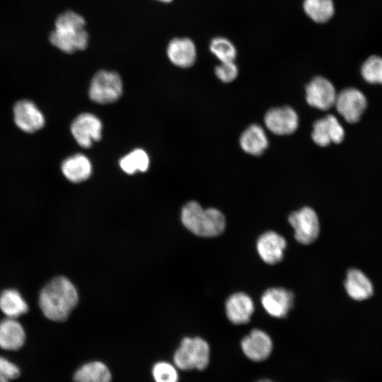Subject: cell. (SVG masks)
I'll list each match as a JSON object with an SVG mask.
<instances>
[{"label":"cell","mask_w":382,"mask_h":382,"mask_svg":"<svg viewBox=\"0 0 382 382\" xmlns=\"http://www.w3.org/2000/svg\"><path fill=\"white\" fill-rule=\"evenodd\" d=\"M0 373L10 380L17 378L21 371L17 365L0 356Z\"/></svg>","instance_id":"30"},{"label":"cell","mask_w":382,"mask_h":382,"mask_svg":"<svg viewBox=\"0 0 382 382\" xmlns=\"http://www.w3.org/2000/svg\"><path fill=\"white\" fill-rule=\"evenodd\" d=\"M122 91V79L117 72L100 70L91 79L88 96L95 103L108 104L117 100Z\"/></svg>","instance_id":"5"},{"label":"cell","mask_w":382,"mask_h":382,"mask_svg":"<svg viewBox=\"0 0 382 382\" xmlns=\"http://www.w3.org/2000/svg\"><path fill=\"white\" fill-rule=\"evenodd\" d=\"M303 8L305 13L318 23L328 21L335 13L332 0H303Z\"/></svg>","instance_id":"24"},{"label":"cell","mask_w":382,"mask_h":382,"mask_svg":"<svg viewBox=\"0 0 382 382\" xmlns=\"http://www.w3.org/2000/svg\"><path fill=\"white\" fill-rule=\"evenodd\" d=\"M153 376L156 382H178L175 369L167 362H158L153 368Z\"/></svg>","instance_id":"28"},{"label":"cell","mask_w":382,"mask_h":382,"mask_svg":"<svg viewBox=\"0 0 382 382\" xmlns=\"http://www.w3.org/2000/svg\"><path fill=\"white\" fill-rule=\"evenodd\" d=\"M181 221L193 234L207 238L221 234L226 226L225 217L219 209H204L195 201H190L183 207Z\"/></svg>","instance_id":"3"},{"label":"cell","mask_w":382,"mask_h":382,"mask_svg":"<svg viewBox=\"0 0 382 382\" xmlns=\"http://www.w3.org/2000/svg\"><path fill=\"white\" fill-rule=\"evenodd\" d=\"M61 170L69 181L78 183L90 178L92 173V164L85 155L76 154L63 161Z\"/></svg>","instance_id":"19"},{"label":"cell","mask_w":382,"mask_h":382,"mask_svg":"<svg viewBox=\"0 0 382 382\" xmlns=\"http://www.w3.org/2000/svg\"><path fill=\"white\" fill-rule=\"evenodd\" d=\"M209 346L201 337H185L175 351L173 360L183 370H203L209 362Z\"/></svg>","instance_id":"4"},{"label":"cell","mask_w":382,"mask_h":382,"mask_svg":"<svg viewBox=\"0 0 382 382\" xmlns=\"http://www.w3.org/2000/svg\"><path fill=\"white\" fill-rule=\"evenodd\" d=\"M289 222L294 229L296 240L303 245L314 242L320 232L317 214L309 207H304L289 216Z\"/></svg>","instance_id":"6"},{"label":"cell","mask_w":382,"mask_h":382,"mask_svg":"<svg viewBox=\"0 0 382 382\" xmlns=\"http://www.w3.org/2000/svg\"><path fill=\"white\" fill-rule=\"evenodd\" d=\"M25 340V330L15 318H7L0 322V347L18 350L23 347Z\"/></svg>","instance_id":"20"},{"label":"cell","mask_w":382,"mask_h":382,"mask_svg":"<svg viewBox=\"0 0 382 382\" xmlns=\"http://www.w3.org/2000/svg\"><path fill=\"white\" fill-rule=\"evenodd\" d=\"M75 382H111V374L102 362H89L80 367L74 374Z\"/></svg>","instance_id":"23"},{"label":"cell","mask_w":382,"mask_h":382,"mask_svg":"<svg viewBox=\"0 0 382 382\" xmlns=\"http://www.w3.org/2000/svg\"><path fill=\"white\" fill-rule=\"evenodd\" d=\"M0 382H9V380L0 373Z\"/></svg>","instance_id":"31"},{"label":"cell","mask_w":382,"mask_h":382,"mask_svg":"<svg viewBox=\"0 0 382 382\" xmlns=\"http://www.w3.org/2000/svg\"><path fill=\"white\" fill-rule=\"evenodd\" d=\"M156 1H161V2H163V3H170L173 0H156Z\"/></svg>","instance_id":"33"},{"label":"cell","mask_w":382,"mask_h":382,"mask_svg":"<svg viewBox=\"0 0 382 382\" xmlns=\"http://www.w3.org/2000/svg\"><path fill=\"white\" fill-rule=\"evenodd\" d=\"M211 52L221 62H234L237 50L234 44L225 37H216L209 43Z\"/></svg>","instance_id":"26"},{"label":"cell","mask_w":382,"mask_h":382,"mask_svg":"<svg viewBox=\"0 0 382 382\" xmlns=\"http://www.w3.org/2000/svg\"><path fill=\"white\" fill-rule=\"evenodd\" d=\"M78 301L76 287L63 276L56 277L50 281L39 296V306L44 316L57 322L66 320Z\"/></svg>","instance_id":"1"},{"label":"cell","mask_w":382,"mask_h":382,"mask_svg":"<svg viewBox=\"0 0 382 382\" xmlns=\"http://www.w3.org/2000/svg\"><path fill=\"white\" fill-rule=\"evenodd\" d=\"M345 288L348 296L356 301L366 300L374 294L371 281L364 272L357 268L347 271Z\"/></svg>","instance_id":"18"},{"label":"cell","mask_w":382,"mask_h":382,"mask_svg":"<svg viewBox=\"0 0 382 382\" xmlns=\"http://www.w3.org/2000/svg\"><path fill=\"white\" fill-rule=\"evenodd\" d=\"M344 137V129L334 115H327L313 124L312 139L320 146L340 143Z\"/></svg>","instance_id":"14"},{"label":"cell","mask_w":382,"mask_h":382,"mask_svg":"<svg viewBox=\"0 0 382 382\" xmlns=\"http://www.w3.org/2000/svg\"><path fill=\"white\" fill-rule=\"evenodd\" d=\"M256 246L261 259L267 264L274 265L282 260L286 242L277 232L269 231L258 238Z\"/></svg>","instance_id":"15"},{"label":"cell","mask_w":382,"mask_h":382,"mask_svg":"<svg viewBox=\"0 0 382 382\" xmlns=\"http://www.w3.org/2000/svg\"><path fill=\"white\" fill-rule=\"evenodd\" d=\"M0 309L10 318H16L28 311V307L16 289H6L0 294Z\"/></svg>","instance_id":"22"},{"label":"cell","mask_w":382,"mask_h":382,"mask_svg":"<svg viewBox=\"0 0 382 382\" xmlns=\"http://www.w3.org/2000/svg\"><path fill=\"white\" fill-rule=\"evenodd\" d=\"M294 294L284 288H270L261 297L265 311L275 318L286 316L294 304Z\"/></svg>","instance_id":"13"},{"label":"cell","mask_w":382,"mask_h":382,"mask_svg":"<svg viewBox=\"0 0 382 382\" xmlns=\"http://www.w3.org/2000/svg\"><path fill=\"white\" fill-rule=\"evenodd\" d=\"M241 349L250 360L260 362L271 354L273 344L267 333L260 329H253L241 342Z\"/></svg>","instance_id":"12"},{"label":"cell","mask_w":382,"mask_h":382,"mask_svg":"<svg viewBox=\"0 0 382 382\" xmlns=\"http://www.w3.org/2000/svg\"><path fill=\"white\" fill-rule=\"evenodd\" d=\"M226 314L233 324L247 323L254 311L251 298L243 292L231 294L226 301Z\"/></svg>","instance_id":"17"},{"label":"cell","mask_w":382,"mask_h":382,"mask_svg":"<svg viewBox=\"0 0 382 382\" xmlns=\"http://www.w3.org/2000/svg\"><path fill=\"white\" fill-rule=\"evenodd\" d=\"M149 158L145 151L137 149L131 151L120 160L122 170L129 175L137 171L144 172L148 170Z\"/></svg>","instance_id":"25"},{"label":"cell","mask_w":382,"mask_h":382,"mask_svg":"<svg viewBox=\"0 0 382 382\" xmlns=\"http://www.w3.org/2000/svg\"><path fill=\"white\" fill-rule=\"evenodd\" d=\"M267 129L277 135L294 133L299 126L296 111L289 106L274 108L268 110L264 118Z\"/></svg>","instance_id":"11"},{"label":"cell","mask_w":382,"mask_h":382,"mask_svg":"<svg viewBox=\"0 0 382 382\" xmlns=\"http://www.w3.org/2000/svg\"><path fill=\"white\" fill-rule=\"evenodd\" d=\"M361 76L370 83L382 84V57L371 56L362 64Z\"/></svg>","instance_id":"27"},{"label":"cell","mask_w":382,"mask_h":382,"mask_svg":"<svg viewBox=\"0 0 382 382\" xmlns=\"http://www.w3.org/2000/svg\"><path fill=\"white\" fill-rule=\"evenodd\" d=\"M13 118L16 126L26 133L40 130L45 123L42 112L28 100H19L14 105Z\"/></svg>","instance_id":"10"},{"label":"cell","mask_w":382,"mask_h":382,"mask_svg":"<svg viewBox=\"0 0 382 382\" xmlns=\"http://www.w3.org/2000/svg\"><path fill=\"white\" fill-rule=\"evenodd\" d=\"M255 382H274V381L268 378H263V379H260Z\"/></svg>","instance_id":"32"},{"label":"cell","mask_w":382,"mask_h":382,"mask_svg":"<svg viewBox=\"0 0 382 382\" xmlns=\"http://www.w3.org/2000/svg\"><path fill=\"white\" fill-rule=\"evenodd\" d=\"M85 25L82 16L72 11H65L55 21L54 30L50 36V42L68 54L83 50L88 46L89 40Z\"/></svg>","instance_id":"2"},{"label":"cell","mask_w":382,"mask_h":382,"mask_svg":"<svg viewBox=\"0 0 382 382\" xmlns=\"http://www.w3.org/2000/svg\"><path fill=\"white\" fill-rule=\"evenodd\" d=\"M242 149L252 155H260L268 146V139L263 128L256 124L250 125L240 137Z\"/></svg>","instance_id":"21"},{"label":"cell","mask_w":382,"mask_h":382,"mask_svg":"<svg viewBox=\"0 0 382 382\" xmlns=\"http://www.w3.org/2000/svg\"><path fill=\"white\" fill-rule=\"evenodd\" d=\"M71 132L82 148H89L102 137L103 124L100 120L90 112L79 115L71 125Z\"/></svg>","instance_id":"7"},{"label":"cell","mask_w":382,"mask_h":382,"mask_svg":"<svg viewBox=\"0 0 382 382\" xmlns=\"http://www.w3.org/2000/svg\"><path fill=\"white\" fill-rule=\"evenodd\" d=\"M337 112L349 123L358 122L366 108L364 94L354 88L342 90L337 94L335 105Z\"/></svg>","instance_id":"8"},{"label":"cell","mask_w":382,"mask_h":382,"mask_svg":"<svg viewBox=\"0 0 382 382\" xmlns=\"http://www.w3.org/2000/svg\"><path fill=\"white\" fill-rule=\"evenodd\" d=\"M238 69L234 62H221L215 67V74L224 83L233 81L238 76Z\"/></svg>","instance_id":"29"},{"label":"cell","mask_w":382,"mask_h":382,"mask_svg":"<svg viewBox=\"0 0 382 382\" xmlns=\"http://www.w3.org/2000/svg\"><path fill=\"white\" fill-rule=\"evenodd\" d=\"M306 96L307 103L311 106L325 110L335 105L337 93L328 79L316 76L307 85Z\"/></svg>","instance_id":"9"},{"label":"cell","mask_w":382,"mask_h":382,"mask_svg":"<svg viewBox=\"0 0 382 382\" xmlns=\"http://www.w3.org/2000/svg\"><path fill=\"white\" fill-rule=\"evenodd\" d=\"M168 58L172 64L180 68L192 66L197 59V48L194 42L188 37H175L168 44Z\"/></svg>","instance_id":"16"}]
</instances>
